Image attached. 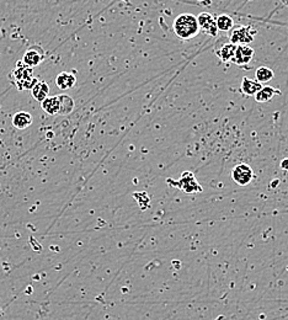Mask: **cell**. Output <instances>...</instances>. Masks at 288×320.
<instances>
[{"label": "cell", "mask_w": 288, "mask_h": 320, "mask_svg": "<svg viewBox=\"0 0 288 320\" xmlns=\"http://www.w3.org/2000/svg\"><path fill=\"white\" fill-rule=\"evenodd\" d=\"M262 88L261 83H259L257 80L249 79V78H242L241 85H240V90L242 94L247 95V96H255L257 92L260 91V89Z\"/></svg>", "instance_id": "cell-11"}, {"label": "cell", "mask_w": 288, "mask_h": 320, "mask_svg": "<svg viewBox=\"0 0 288 320\" xmlns=\"http://www.w3.org/2000/svg\"><path fill=\"white\" fill-rule=\"evenodd\" d=\"M59 100V115H69L74 110V100L69 95H58Z\"/></svg>", "instance_id": "cell-15"}, {"label": "cell", "mask_w": 288, "mask_h": 320, "mask_svg": "<svg viewBox=\"0 0 288 320\" xmlns=\"http://www.w3.org/2000/svg\"><path fill=\"white\" fill-rule=\"evenodd\" d=\"M75 83H77V77L73 73L62 72L55 78V85L62 90L72 89L75 85Z\"/></svg>", "instance_id": "cell-9"}, {"label": "cell", "mask_w": 288, "mask_h": 320, "mask_svg": "<svg viewBox=\"0 0 288 320\" xmlns=\"http://www.w3.org/2000/svg\"><path fill=\"white\" fill-rule=\"evenodd\" d=\"M254 53V48H251L249 45H237L236 54H234L232 62L236 63L237 65H245L252 59Z\"/></svg>", "instance_id": "cell-7"}, {"label": "cell", "mask_w": 288, "mask_h": 320, "mask_svg": "<svg viewBox=\"0 0 288 320\" xmlns=\"http://www.w3.org/2000/svg\"><path fill=\"white\" fill-rule=\"evenodd\" d=\"M216 24L218 31H231L234 27V20L232 19V16H229V15L223 14L217 17Z\"/></svg>", "instance_id": "cell-17"}, {"label": "cell", "mask_w": 288, "mask_h": 320, "mask_svg": "<svg viewBox=\"0 0 288 320\" xmlns=\"http://www.w3.org/2000/svg\"><path fill=\"white\" fill-rule=\"evenodd\" d=\"M255 31L249 26H237L232 29L231 42L234 45H249L254 41Z\"/></svg>", "instance_id": "cell-3"}, {"label": "cell", "mask_w": 288, "mask_h": 320, "mask_svg": "<svg viewBox=\"0 0 288 320\" xmlns=\"http://www.w3.org/2000/svg\"><path fill=\"white\" fill-rule=\"evenodd\" d=\"M31 94L35 100L42 102L49 94V87L44 80H36V83L31 88Z\"/></svg>", "instance_id": "cell-12"}, {"label": "cell", "mask_w": 288, "mask_h": 320, "mask_svg": "<svg viewBox=\"0 0 288 320\" xmlns=\"http://www.w3.org/2000/svg\"><path fill=\"white\" fill-rule=\"evenodd\" d=\"M179 186L184 191H186V192H198V191L202 190L201 186L196 183L194 176L191 173L183 174V176L180 178V181H179Z\"/></svg>", "instance_id": "cell-8"}, {"label": "cell", "mask_w": 288, "mask_h": 320, "mask_svg": "<svg viewBox=\"0 0 288 320\" xmlns=\"http://www.w3.org/2000/svg\"><path fill=\"white\" fill-rule=\"evenodd\" d=\"M9 79L17 90H29L36 83V78L34 77V69L24 62H17L12 72L9 74Z\"/></svg>", "instance_id": "cell-1"}, {"label": "cell", "mask_w": 288, "mask_h": 320, "mask_svg": "<svg viewBox=\"0 0 288 320\" xmlns=\"http://www.w3.org/2000/svg\"><path fill=\"white\" fill-rule=\"evenodd\" d=\"M197 22H198L199 30L206 32L207 35L212 37H216L218 34V29H217L216 19L212 16L208 12H202L197 16Z\"/></svg>", "instance_id": "cell-5"}, {"label": "cell", "mask_w": 288, "mask_h": 320, "mask_svg": "<svg viewBox=\"0 0 288 320\" xmlns=\"http://www.w3.org/2000/svg\"><path fill=\"white\" fill-rule=\"evenodd\" d=\"M275 74L274 70L269 67H260L257 68L256 72H255V78L259 83H269L270 80L274 79Z\"/></svg>", "instance_id": "cell-18"}, {"label": "cell", "mask_w": 288, "mask_h": 320, "mask_svg": "<svg viewBox=\"0 0 288 320\" xmlns=\"http://www.w3.org/2000/svg\"><path fill=\"white\" fill-rule=\"evenodd\" d=\"M275 95H281V91L272 87H262L260 91L255 95V100L257 102H267L275 96Z\"/></svg>", "instance_id": "cell-13"}, {"label": "cell", "mask_w": 288, "mask_h": 320, "mask_svg": "<svg viewBox=\"0 0 288 320\" xmlns=\"http://www.w3.org/2000/svg\"><path fill=\"white\" fill-rule=\"evenodd\" d=\"M174 31L181 40L193 39L199 32L197 17L192 14H181L174 21Z\"/></svg>", "instance_id": "cell-2"}, {"label": "cell", "mask_w": 288, "mask_h": 320, "mask_svg": "<svg viewBox=\"0 0 288 320\" xmlns=\"http://www.w3.org/2000/svg\"><path fill=\"white\" fill-rule=\"evenodd\" d=\"M45 55L46 54H45L44 48L41 46L35 45V46L29 47V49L25 52L24 57H22V62L31 68L37 67V65L44 62Z\"/></svg>", "instance_id": "cell-4"}, {"label": "cell", "mask_w": 288, "mask_h": 320, "mask_svg": "<svg viewBox=\"0 0 288 320\" xmlns=\"http://www.w3.org/2000/svg\"><path fill=\"white\" fill-rule=\"evenodd\" d=\"M232 176H233V180L238 185L245 186L249 183H251L252 178H254V173H252V169L249 165H246V164H239V165H237L234 168Z\"/></svg>", "instance_id": "cell-6"}, {"label": "cell", "mask_w": 288, "mask_h": 320, "mask_svg": "<svg viewBox=\"0 0 288 320\" xmlns=\"http://www.w3.org/2000/svg\"><path fill=\"white\" fill-rule=\"evenodd\" d=\"M236 48L237 45L229 42V44L223 45V46L219 48V51H217V54H218V57L221 58L223 62H232L234 54H236Z\"/></svg>", "instance_id": "cell-16"}, {"label": "cell", "mask_w": 288, "mask_h": 320, "mask_svg": "<svg viewBox=\"0 0 288 320\" xmlns=\"http://www.w3.org/2000/svg\"><path fill=\"white\" fill-rule=\"evenodd\" d=\"M32 121H34V118H32L31 113L26 112V111H20V112L15 113L14 117H12V125L17 130H25L32 125Z\"/></svg>", "instance_id": "cell-10"}, {"label": "cell", "mask_w": 288, "mask_h": 320, "mask_svg": "<svg viewBox=\"0 0 288 320\" xmlns=\"http://www.w3.org/2000/svg\"><path fill=\"white\" fill-rule=\"evenodd\" d=\"M41 104L44 111L47 112L48 115H57L59 112V100H58V96H47Z\"/></svg>", "instance_id": "cell-14"}]
</instances>
